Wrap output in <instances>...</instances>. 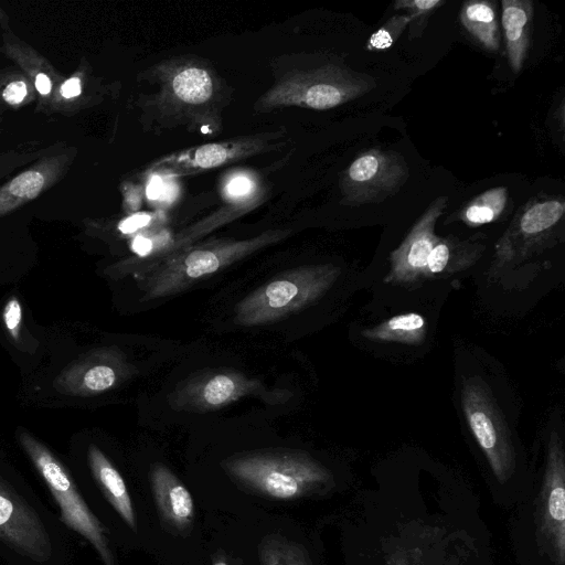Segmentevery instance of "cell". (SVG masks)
<instances>
[{"instance_id":"cell-22","label":"cell","mask_w":565,"mask_h":565,"mask_svg":"<svg viewBox=\"0 0 565 565\" xmlns=\"http://www.w3.org/2000/svg\"><path fill=\"white\" fill-rule=\"evenodd\" d=\"M172 93L179 100L199 105L207 102L214 89L210 73L200 66H185L179 70L170 82Z\"/></svg>"},{"instance_id":"cell-15","label":"cell","mask_w":565,"mask_h":565,"mask_svg":"<svg viewBox=\"0 0 565 565\" xmlns=\"http://www.w3.org/2000/svg\"><path fill=\"white\" fill-rule=\"evenodd\" d=\"M150 481L164 524L172 531H188L192 525L194 504L184 484L162 463L152 465Z\"/></svg>"},{"instance_id":"cell-17","label":"cell","mask_w":565,"mask_h":565,"mask_svg":"<svg viewBox=\"0 0 565 565\" xmlns=\"http://www.w3.org/2000/svg\"><path fill=\"white\" fill-rule=\"evenodd\" d=\"M483 249L484 245L475 239L440 237L429 254L424 280L446 277L470 267Z\"/></svg>"},{"instance_id":"cell-10","label":"cell","mask_w":565,"mask_h":565,"mask_svg":"<svg viewBox=\"0 0 565 565\" xmlns=\"http://www.w3.org/2000/svg\"><path fill=\"white\" fill-rule=\"evenodd\" d=\"M565 201L562 196H536L515 215L495 246L500 264L523 259L547 243L562 222Z\"/></svg>"},{"instance_id":"cell-23","label":"cell","mask_w":565,"mask_h":565,"mask_svg":"<svg viewBox=\"0 0 565 565\" xmlns=\"http://www.w3.org/2000/svg\"><path fill=\"white\" fill-rule=\"evenodd\" d=\"M508 190L497 186L471 200L460 212V218L469 226H480L497 221L505 210Z\"/></svg>"},{"instance_id":"cell-38","label":"cell","mask_w":565,"mask_h":565,"mask_svg":"<svg viewBox=\"0 0 565 565\" xmlns=\"http://www.w3.org/2000/svg\"><path fill=\"white\" fill-rule=\"evenodd\" d=\"M214 565H228V564L223 561H217L214 563Z\"/></svg>"},{"instance_id":"cell-9","label":"cell","mask_w":565,"mask_h":565,"mask_svg":"<svg viewBox=\"0 0 565 565\" xmlns=\"http://www.w3.org/2000/svg\"><path fill=\"white\" fill-rule=\"evenodd\" d=\"M461 406L470 430L491 466L501 472L512 454L507 423L487 383L479 376L461 385Z\"/></svg>"},{"instance_id":"cell-1","label":"cell","mask_w":565,"mask_h":565,"mask_svg":"<svg viewBox=\"0 0 565 565\" xmlns=\"http://www.w3.org/2000/svg\"><path fill=\"white\" fill-rule=\"evenodd\" d=\"M289 231L274 230L248 239H214L168 250L139 274L143 300L175 295L246 256L275 244Z\"/></svg>"},{"instance_id":"cell-5","label":"cell","mask_w":565,"mask_h":565,"mask_svg":"<svg viewBox=\"0 0 565 565\" xmlns=\"http://www.w3.org/2000/svg\"><path fill=\"white\" fill-rule=\"evenodd\" d=\"M18 439L46 483L63 522L95 547L105 565H115L102 524L89 510L64 465L29 431L19 429Z\"/></svg>"},{"instance_id":"cell-14","label":"cell","mask_w":565,"mask_h":565,"mask_svg":"<svg viewBox=\"0 0 565 565\" xmlns=\"http://www.w3.org/2000/svg\"><path fill=\"white\" fill-rule=\"evenodd\" d=\"M136 373L126 354L117 348L92 352L72 372L63 374V385L79 395L107 392Z\"/></svg>"},{"instance_id":"cell-37","label":"cell","mask_w":565,"mask_h":565,"mask_svg":"<svg viewBox=\"0 0 565 565\" xmlns=\"http://www.w3.org/2000/svg\"><path fill=\"white\" fill-rule=\"evenodd\" d=\"M4 109H6V107L0 103V124L2 121V115H3Z\"/></svg>"},{"instance_id":"cell-6","label":"cell","mask_w":565,"mask_h":565,"mask_svg":"<svg viewBox=\"0 0 565 565\" xmlns=\"http://www.w3.org/2000/svg\"><path fill=\"white\" fill-rule=\"evenodd\" d=\"M374 86V78L365 74L326 65L281 81L262 98L260 105L268 108L299 106L324 110L356 99Z\"/></svg>"},{"instance_id":"cell-28","label":"cell","mask_w":565,"mask_h":565,"mask_svg":"<svg viewBox=\"0 0 565 565\" xmlns=\"http://www.w3.org/2000/svg\"><path fill=\"white\" fill-rule=\"evenodd\" d=\"M61 142L51 145L42 149L34 150H9L0 152V181L8 180L18 169L28 167L38 159L50 153L58 147Z\"/></svg>"},{"instance_id":"cell-31","label":"cell","mask_w":565,"mask_h":565,"mask_svg":"<svg viewBox=\"0 0 565 565\" xmlns=\"http://www.w3.org/2000/svg\"><path fill=\"white\" fill-rule=\"evenodd\" d=\"M565 492L562 482L553 487L548 497V513L562 526L565 520Z\"/></svg>"},{"instance_id":"cell-36","label":"cell","mask_w":565,"mask_h":565,"mask_svg":"<svg viewBox=\"0 0 565 565\" xmlns=\"http://www.w3.org/2000/svg\"><path fill=\"white\" fill-rule=\"evenodd\" d=\"M0 26L3 30H9V18L8 14L4 12V10L0 6Z\"/></svg>"},{"instance_id":"cell-13","label":"cell","mask_w":565,"mask_h":565,"mask_svg":"<svg viewBox=\"0 0 565 565\" xmlns=\"http://www.w3.org/2000/svg\"><path fill=\"white\" fill-rule=\"evenodd\" d=\"M0 51L33 84L36 92L35 110L44 115L60 114L58 89L66 76L10 29L0 33Z\"/></svg>"},{"instance_id":"cell-16","label":"cell","mask_w":565,"mask_h":565,"mask_svg":"<svg viewBox=\"0 0 565 565\" xmlns=\"http://www.w3.org/2000/svg\"><path fill=\"white\" fill-rule=\"evenodd\" d=\"M502 26L507 55L513 72L519 73L530 47L533 3L530 0H502Z\"/></svg>"},{"instance_id":"cell-26","label":"cell","mask_w":565,"mask_h":565,"mask_svg":"<svg viewBox=\"0 0 565 565\" xmlns=\"http://www.w3.org/2000/svg\"><path fill=\"white\" fill-rule=\"evenodd\" d=\"M262 565H306L305 558L295 544L277 535H270L259 545Z\"/></svg>"},{"instance_id":"cell-21","label":"cell","mask_w":565,"mask_h":565,"mask_svg":"<svg viewBox=\"0 0 565 565\" xmlns=\"http://www.w3.org/2000/svg\"><path fill=\"white\" fill-rule=\"evenodd\" d=\"M260 143L249 140L207 143L194 149L189 154L182 156L179 161L186 169H209L236 158L248 156L254 151H258Z\"/></svg>"},{"instance_id":"cell-7","label":"cell","mask_w":565,"mask_h":565,"mask_svg":"<svg viewBox=\"0 0 565 565\" xmlns=\"http://www.w3.org/2000/svg\"><path fill=\"white\" fill-rule=\"evenodd\" d=\"M247 396L278 404L289 399L291 393L267 388L260 381L235 370L211 369L192 374L179 383L168 396V403L178 412L206 413Z\"/></svg>"},{"instance_id":"cell-3","label":"cell","mask_w":565,"mask_h":565,"mask_svg":"<svg viewBox=\"0 0 565 565\" xmlns=\"http://www.w3.org/2000/svg\"><path fill=\"white\" fill-rule=\"evenodd\" d=\"M340 275L341 268L333 264L286 270L239 300L234 308V320L244 327L280 320L316 303Z\"/></svg>"},{"instance_id":"cell-8","label":"cell","mask_w":565,"mask_h":565,"mask_svg":"<svg viewBox=\"0 0 565 565\" xmlns=\"http://www.w3.org/2000/svg\"><path fill=\"white\" fill-rule=\"evenodd\" d=\"M408 175L407 162L399 152L381 148L365 150L341 177L342 202L351 206L383 202L401 190Z\"/></svg>"},{"instance_id":"cell-33","label":"cell","mask_w":565,"mask_h":565,"mask_svg":"<svg viewBox=\"0 0 565 565\" xmlns=\"http://www.w3.org/2000/svg\"><path fill=\"white\" fill-rule=\"evenodd\" d=\"M151 221L148 214H134L120 222L118 228L124 234L134 233L135 231L148 225Z\"/></svg>"},{"instance_id":"cell-35","label":"cell","mask_w":565,"mask_h":565,"mask_svg":"<svg viewBox=\"0 0 565 565\" xmlns=\"http://www.w3.org/2000/svg\"><path fill=\"white\" fill-rule=\"evenodd\" d=\"M131 248L139 256H148L153 250V242L149 237L138 235L134 238Z\"/></svg>"},{"instance_id":"cell-11","label":"cell","mask_w":565,"mask_h":565,"mask_svg":"<svg viewBox=\"0 0 565 565\" xmlns=\"http://www.w3.org/2000/svg\"><path fill=\"white\" fill-rule=\"evenodd\" d=\"M447 203V196L435 199L399 246L391 253L390 270L384 277L385 282L413 286L424 281L429 254L440 238L435 233V226Z\"/></svg>"},{"instance_id":"cell-34","label":"cell","mask_w":565,"mask_h":565,"mask_svg":"<svg viewBox=\"0 0 565 565\" xmlns=\"http://www.w3.org/2000/svg\"><path fill=\"white\" fill-rule=\"evenodd\" d=\"M169 186L164 183L162 178L158 174L152 175L146 188V195L149 200H158L166 195Z\"/></svg>"},{"instance_id":"cell-32","label":"cell","mask_w":565,"mask_h":565,"mask_svg":"<svg viewBox=\"0 0 565 565\" xmlns=\"http://www.w3.org/2000/svg\"><path fill=\"white\" fill-rule=\"evenodd\" d=\"M253 186L254 183L249 177L236 175L227 182L225 192L228 198L239 199L250 194Z\"/></svg>"},{"instance_id":"cell-12","label":"cell","mask_w":565,"mask_h":565,"mask_svg":"<svg viewBox=\"0 0 565 565\" xmlns=\"http://www.w3.org/2000/svg\"><path fill=\"white\" fill-rule=\"evenodd\" d=\"M78 153L63 142L0 185V217L38 199L60 182Z\"/></svg>"},{"instance_id":"cell-27","label":"cell","mask_w":565,"mask_h":565,"mask_svg":"<svg viewBox=\"0 0 565 565\" xmlns=\"http://www.w3.org/2000/svg\"><path fill=\"white\" fill-rule=\"evenodd\" d=\"M416 20L412 13L397 14L388 18L366 42V50L383 51L391 47L403 32Z\"/></svg>"},{"instance_id":"cell-25","label":"cell","mask_w":565,"mask_h":565,"mask_svg":"<svg viewBox=\"0 0 565 565\" xmlns=\"http://www.w3.org/2000/svg\"><path fill=\"white\" fill-rule=\"evenodd\" d=\"M89 72L87 64L82 62L71 76H66L58 89L61 115H75L89 105Z\"/></svg>"},{"instance_id":"cell-20","label":"cell","mask_w":565,"mask_h":565,"mask_svg":"<svg viewBox=\"0 0 565 565\" xmlns=\"http://www.w3.org/2000/svg\"><path fill=\"white\" fill-rule=\"evenodd\" d=\"M460 22L466 31L484 49L495 52L500 46V32L495 6L491 1L471 0L463 3Z\"/></svg>"},{"instance_id":"cell-24","label":"cell","mask_w":565,"mask_h":565,"mask_svg":"<svg viewBox=\"0 0 565 565\" xmlns=\"http://www.w3.org/2000/svg\"><path fill=\"white\" fill-rule=\"evenodd\" d=\"M36 103V92L26 77L18 67L0 70V103L6 108L19 109Z\"/></svg>"},{"instance_id":"cell-30","label":"cell","mask_w":565,"mask_h":565,"mask_svg":"<svg viewBox=\"0 0 565 565\" xmlns=\"http://www.w3.org/2000/svg\"><path fill=\"white\" fill-rule=\"evenodd\" d=\"M443 4H445L444 0H397L394 3V8L395 10H406L408 13L415 14L417 20L426 18Z\"/></svg>"},{"instance_id":"cell-18","label":"cell","mask_w":565,"mask_h":565,"mask_svg":"<svg viewBox=\"0 0 565 565\" xmlns=\"http://www.w3.org/2000/svg\"><path fill=\"white\" fill-rule=\"evenodd\" d=\"M87 460L92 475L108 502L126 524L132 530H136L132 503L126 483L119 471L106 455L94 444L88 447Z\"/></svg>"},{"instance_id":"cell-2","label":"cell","mask_w":565,"mask_h":565,"mask_svg":"<svg viewBox=\"0 0 565 565\" xmlns=\"http://www.w3.org/2000/svg\"><path fill=\"white\" fill-rule=\"evenodd\" d=\"M52 519L29 495L0 475V548L19 565H54L62 543Z\"/></svg>"},{"instance_id":"cell-19","label":"cell","mask_w":565,"mask_h":565,"mask_svg":"<svg viewBox=\"0 0 565 565\" xmlns=\"http://www.w3.org/2000/svg\"><path fill=\"white\" fill-rule=\"evenodd\" d=\"M426 319L417 312L394 316L372 328L362 330L361 334L375 342H397L409 345L422 344L426 338Z\"/></svg>"},{"instance_id":"cell-29","label":"cell","mask_w":565,"mask_h":565,"mask_svg":"<svg viewBox=\"0 0 565 565\" xmlns=\"http://www.w3.org/2000/svg\"><path fill=\"white\" fill-rule=\"evenodd\" d=\"M3 323L12 339L18 340L22 319V308L19 299L12 296L3 308Z\"/></svg>"},{"instance_id":"cell-4","label":"cell","mask_w":565,"mask_h":565,"mask_svg":"<svg viewBox=\"0 0 565 565\" xmlns=\"http://www.w3.org/2000/svg\"><path fill=\"white\" fill-rule=\"evenodd\" d=\"M223 469L238 483L275 499L303 494L324 477L307 454L291 449H266L232 456Z\"/></svg>"}]
</instances>
